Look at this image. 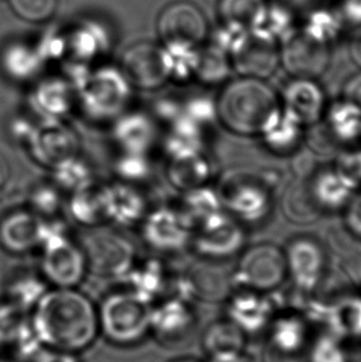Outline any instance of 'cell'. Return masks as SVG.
<instances>
[{
    "mask_svg": "<svg viewBox=\"0 0 361 362\" xmlns=\"http://www.w3.org/2000/svg\"><path fill=\"white\" fill-rule=\"evenodd\" d=\"M52 173L54 183L61 191L74 193L94 185L91 167L87 162L79 158V156L55 167Z\"/></svg>",
    "mask_w": 361,
    "mask_h": 362,
    "instance_id": "obj_36",
    "label": "cell"
},
{
    "mask_svg": "<svg viewBox=\"0 0 361 362\" xmlns=\"http://www.w3.org/2000/svg\"><path fill=\"white\" fill-rule=\"evenodd\" d=\"M303 132L302 124L280 104L261 125L258 136L269 151L287 155L301 144Z\"/></svg>",
    "mask_w": 361,
    "mask_h": 362,
    "instance_id": "obj_22",
    "label": "cell"
},
{
    "mask_svg": "<svg viewBox=\"0 0 361 362\" xmlns=\"http://www.w3.org/2000/svg\"><path fill=\"white\" fill-rule=\"evenodd\" d=\"M76 103L74 89L64 82L42 84L31 97V108L42 120H61Z\"/></svg>",
    "mask_w": 361,
    "mask_h": 362,
    "instance_id": "obj_26",
    "label": "cell"
},
{
    "mask_svg": "<svg viewBox=\"0 0 361 362\" xmlns=\"http://www.w3.org/2000/svg\"><path fill=\"white\" fill-rule=\"evenodd\" d=\"M344 226L348 233L361 240V187L344 208Z\"/></svg>",
    "mask_w": 361,
    "mask_h": 362,
    "instance_id": "obj_46",
    "label": "cell"
},
{
    "mask_svg": "<svg viewBox=\"0 0 361 362\" xmlns=\"http://www.w3.org/2000/svg\"><path fill=\"white\" fill-rule=\"evenodd\" d=\"M44 219L31 211H11L0 221V245L13 254L39 247Z\"/></svg>",
    "mask_w": 361,
    "mask_h": 362,
    "instance_id": "obj_19",
    "label": "cell"
},
{
    "mask_svg": "<svg viewBox=\"0 0 361 362\" xmlns=\"http://www.w3.org/2000/svg\"><path fill=\"white\" fill-rule=\"evenodd\" d=\"M217 120L239 136H254L270 114L280 107V95L264 79L241 77L227 82L215 99Z\"/></svg>",
    "mask_w": 361,
    "mask_h": 362,
    "instance_id": "obj_2",
    "label": "cell"
},
{
    "mask_svg": "<svg viewBox=\"0 0 361 362\" xmlns=\"http://www.w3.org/2000/svg\"><path fill=\"white\" fill-rule=\"evenodd\" d=\"M306 337L307 329L302 318L283 315L276 319L270 330L269 346L266 349L268 361L299 362L298 358L302 353Z\"/></svg>",
    "mask_w": 361,
    "mask_h": 362,
    "instance_id": "obj_20",
    "label": "cell"
},
{
    "mask_svg": "<svg viewBox=\"0 0 361 362\" xmlns=\"http://www.w3.org/2000/svg\"><path fill=\"white\" fill-rule=\"evenodd\" d=\"M338 315L352 333L361 334V297H352L338 309Z\"/></svg>",
    "mask_w": 361,
    "mask_h": 362,
    "instance_id": "obj_45",
    "label": "cell"
},
{
    "mask_svg": "<svg viewBox=\"0 0 361 362\" xmlns=\"http://www.w3.org/2000/svg\"><path fill=\"white\" fill-rule=\"evenodd\" d=\"M98 313L88 297L74 288L47 291L36 304L35 327L46 343L59 350H79L97 333Z\"/></svg>",
    "mask_w": 361,
    "mask_h": 362,
    "instance_id": "obj_1",
    "label": "cell"
},
{
    "mask_svg": "<svg viewBox=\"0 0 361 362\" xmlns=\"http://www.w3.org/2000/svg\"><path fill=\"white\" fill-rule=\"evenodd\" d=\"M26 146L35 161L54 170L77 157L79 141L74 130L61 120H42L38 124Z\"/></svg>",
    "mask_w": 361,
    "mask_h": 362,
    "instance_id": "obj_11",
    "label": "cell"
},
{
    "mask_svg": "<svg viewBox=\"0 0 361 362\" xmlns=\"http://www.w3.org/2000/svg\"><path fill=\"white\" fill-rule=\"evenodd\" d=\"M311 362H347V356L336 340L322 338L313 348Z\"/></svg>",
    "mask_w": 361,
    "mask_h": 362,
    "instance_id": "obj_44",
    "label": "cell"
},
{
    "mask_svg": "<svg viewBox=\"0 0 361 362\" xmlns=\"http://www.w3.org/2000/svg\"><path fill=\"white\" fill-rule=\"evenodd\" d=\"M122 74L132 87L144 90L160 88L170 78L168 57L156 45H134L122 54Z\"/></svg>",
    "mask_w": 361,
    "mask_h": 362,
    "instance_id": "obj_12",
    "label": "cell"
},
{
    "mask_svg": "<svg viewBox=\"0 0 361 362\" xmlns=\"http://www.w3.org/2000/svg\"><path fill=\"white\" fill-rule=\"evenodd\" d=\"M193 226L177 208H161L145 216L144 238L160 251L175 252L190 245Z\"/></svg>",
    "mask_w": 361,
    "mask_h": 362,
    "instance_id": "obj_16",
    "label": "cell"
},
{
    "mask_svg": "<svg viewBox=\"0 0 361 362\" xmlns=\"http://www.w3.org/2000/svg\"><path fill=\"white\" fill-rule=\"evenodd\" d=\"M266 6L265 0H220L219 15L223 23L241 25L253 30L261 24Z\"/></svg>",
    "mask_w": 361,
    "mask_h": 362,
    "instance_id": "obj_32",
    "label": "cell"
},
{
    "mask_svg": "<svg viewBox=\"0 0 361 362\" xmlns=\"http://www.w3.org/2000/svg\"><path fill=\"white\" fill-rule=\"evenodd\" d=\"M147 153L122 152L115 162V173L124 183L134 185L147 180L151 173V165L147 160Z\"/></svg>",
    "mask_w": 361,
    "mask_h": 362,
    "instance_id": "obj_39",
    "label": "cell"
},
{
    "mask_svg": "<svg viewBox=\"0 0 361 362\" xmlns=\"http://www.w3.org/2000/svg\"><path fill=\"white\" fill-rule=\"evenodd\" d=\"M36 127H38V124L34 125L26 118L16 117L14 120H11V122H10V135H11V137H14L15 140L19 141L20 144L28 145Z\"/></svg>",
    "mask_w": 361,
    "mask_h": 362,
    "instance_id": "obj_48",
    "label": "cell"
},
{
    "mask_svg": "<svg viewBox=\"0 0 361 362\" xmlns=\"http://www.w3.org/2000/svg\"><path fill=\"white\" fill-rule=\"evenodd\" d=\"M149 303L132 291L112 294L103 302L98 318L109 338L117 343H132L151 325Z\"/></svg>",
    "mask_w": 361,
    "mask_h": 362,
    "instance_id": "obj_4",
    "label": "cell"
},
{
    "mask_svg": "<svg viewBox=\"0 0 361 362\" xmlns=\"http://www.w3.org/2000/svg\"><path fill=\"white\" fill-rule=\"evenodd\" d=\"M360 187L337 165L318 170L311 180L309 191L318 208L326 211H343Z\"/></svg>",
    "mask_w": 361,
    "mask_h": 362,
    "instance_id": "obj_18",
    "label": "cell"
},
{
    "mask_svg": "<svg viewBox=\"0 0 361 362\" xmlns=\"http://www.w3.org/2000/svg\"><path fill=\"white\" fill-rule=\"evenodd\" d=\"M182 194L183 196L178 209L187 218V221H190L193 229L202 221L224 211L218 189L210 188L207 185L185 192Z\"/></svg>",
    "mask_w": 361,
    "mask_h": 362,
    "instance_id": "obj_29",
    "label": "cell"
},
{
    "mask_svg": "<svg viewBox=\"0 0 361 362\" xmlns=\"http://www.w3.org/2000/svg\"><path fill=\"white\" fill-rule=\"evenodd\" d=\"M287 279L302 293H312L322 282L327 255L322 244L312 236L301 235L288 241L283 249Z\"/></svg>",
    "mask_w": 361,
    "mask_h": 362,
    "instance_id": "obj_10",
    "label": "cell"
},
{
    "mask_svg": "<svg viewBox=\"0 0 361 362\" xmlns=\"http://www.w3.org/2000/svg\"><path fill=\"white\" fill-rule=\"evenodd\" d=\"M157 30L168 49H192L205 39L208 25L198 6L190 1H176L162 10Z\"/></svg>",
    "mask_w": 361,
    "mask_h": 362,
    "instance_id": "obj_9",
    "label": "cell"
},
{
    "mask_svg": "<svg viewBox=\"0 0 361 362\" xmlns=\"http://www.w3.org/2000/svg\"><path fill=\"white\" fill-rule=\"evenodd\" d=\"M233 69L241 77L266 79L277 69L280 62L278 42L264 30H249V35L231 57Z\"/></svg>",
    "mask_w": 361,
    "mask_h": 362,
    "instance_id": "obj_14",
    "label": "cell"
},
{
    "mask_svg": "<svg viewBox=\"0 0 361 362\" xmlns=\"http://www.w3.org/2000/svg\"><path fill=\"white\" fill-rule=\"evenodd\" d=\"M342 13L336 10L317 9L308 15L303 33L321 44L329 45L338 39L343 29Z\"/></svg>",
    "mask_w": 361,
    "mask_h": 362,
    "instance_id": "obj_34",
    "label": "cell"
},
{
    "mask_svg": "<svg viewBox=\"0 0 361 362\" xmlns=\"http://www.w3.org/2000/svg\"><path fill=\"white\" fill-rule=\"evenodd\" d=\"M79 246L88 271L102 277H125L135 264L132 243L113 231H92Z\"/></svg>",
    "mask_w": 361,
    "mask_h": 362,
    "instance_id": "obj_8",
    "label": "cell"
},
{
    "mask_svg": "<svg viewBox=\"0 0 361 362\" xmlns=\"http://www.w3.org/2000/svg\"><path fill=\"white\" fill-rule=\"evenodd\" d=\"M182 114L190 122H195L198 127H208L217 120V107L215 100L207 97H195L188 102L182 104Z\"/></svg>",
    "mask_w": 361,
    "mask_h": 362,
    "instance_id": "obj_42",
    "label": "cell"
},
{
    "mask_svg": "<svg viewBox=\"0 0 361 362\" xmlns=\"http://www.w3.org/2000/svg\"><path fill=\"white\" fill-rule=\"evenodd\" d=\"M41 362H74L72 358L64 356V355H45L44 358L40 360Z\"/></svg>",
    "mask_w": 361,
    "mask_h": 362,
    "instance_id": "obj_54",
    "label": "cell"
},
{
    "mask_svg": "<svg viewBox=\"0 0 361 362\" xmlns=\"http://www.w3.org/2000/svg\"><path fill=\"white\" fill-rule=\"evenodd\" d=\"M338 166L347 172L361 186V145H355L344 152L338 161Z\"/></svg>",
    "mask_w": 361,
    "mask_h": 362,
    "instance_id": "obj_47",
    "label": "cell"
},
{
    "mask_svg": "<svg viewBox=\"0 0 361 362\" xmlns=\"http://www.w3.org/2000/svg\"><path fill=\"white\" fill-rule=\"evenodd\" d=\"M233 69L231 59L223 49L210 45V47L198 52L195 76L202 83L220 84L227 82Z\"/></svg>",
    "mask_w": 361,
    "mask_h": 362,
    "instance_id": "obj_31",
    "label": "cell"
},
{
    "mask_svg": "<svg viewBox=\"0 0 361 362\" xmlns=\"http://www.w3.org/2000/svg\"><path fill=\"white\" fill-rule=\"evenodd\" d=\"M245 226L225 211L195 226L190 239V246L195 252L212 261L234 257L245 249Z\"/></svg>",
    "mask_w": 361,
    "mask_h": 362,
    "instance_id": "obj_7",
    "label": "cell"
},
{
    "mask_svg": "<svg viewBox=\"0 0 361 362\" xmlns=\"http://www.w3.org/2000/svg\"><path fill=\"white\" fill-rule=\"evenodd\" d=\"M30 204L31 211L41 218L54 216L62 206V191L55 183L40 185L31 192Z\"/></svg>",
    "mask_w": 361,
    "mask_h": 362,
    "instance_id": "obj_40",
    "label": "cell"
},
{
    "mask_svg": "<svg viewBox=\"0 0 361 362\" xmlns=\"http://www.w3.org/2000/svg\"><path fill=\"white\" fill-rule=\"evenodd\" d=\"M350 51H352V57L355 61V64H359L361 67V34L357 35V37L353 40Z\"/></svg>",
    "mask_w": 361,
    "mask_h": 362,
    "instance_id": "obj_53",
    "label": "cell"
},
{
    "mask_svg": "<svg viewBox=\"0 0 361 362\" xmlns=\"http://www.w3.org/2000/svg\"><path fill=\"white\" fill-rule=\"evenodd\" d=\"M10 176V165L6 157L0 152V188L4 186Z\"/></svg>",
    "mask_w": 361,
    "mask_h": 362,
    "instance_id": "obj_52",
    "label": "cell"
},
{
    "mask_svg": "<svg viewBox=\"0 0 361 362\" xmlns=\"http://www.w3.org/2000/svg\"><path fill=\"white\" fill-rule=\"evenodd\" d=\"M69 213L74 221L92 229L108 221L105 187L93 186L74 192L69 201Z\"/></svg>",
    "mask_w": 361,
    "mask_h": 362,
    "instance_id": "obj_28",
    "label": "cell"
},
{
    "mask_svg": "<svg viewBox=\"0 0 361 362\" xmlns=\"http://www.w3.org/2000/svg\"><path fill=\"white\" fill-rule=\"evenodd\" d=\"M256 29L264 30L278 44H282L296 33L293 28L292 13L282 5H268L264 19Z\"/></svg>",
    "mask_w": 361,
    "mask_h": 362,
    "instance_id": "obj_38",
    "label": "cell"
},
{
    "mask_svg": "<svg viewBox=\"0 0 361 362\" xmlns=\"http://www.w3.org/2000/svg\"><path fill=\"white\" fill-rule=\"evenodd\" d=\"M113 137L122 152L147 153L157 140V122L150 115L125 112L113 127Z\"/></svg>",
    "mask_w": 361,
    "mask_h": 362,
    "instance_id": "obj_21",
    "label": "cell"
},
{
    "mask_svg": "<svg viewBox=\"0 0 361 362\" xmlns=\"http://www.w3.org/2000/svg\"><path fill=\"white\" fill-rule=\"evenodd\" d=\"M178 362H195V361H192V360H182V361H178Z\"/></svg>",
    "mask_w": 361,
    "mask_h": 362,
    "instance_id": "obj_55",
    "label": "cell"
},
{
    "mask_svg": "<svg viewBox=\"0 0 361 362\" xmlns=\"http://www.w3.org/2000/svg\"><path fill=\"white\" fill-rule=\"evenodd\" d=\"M42 250L45 279L59 288H74L88 272L84 250L69 238L44 245Z\"/></svg>",
    "mask_w": 361,
    "mask_h": 362,
    "instance_id": "obj_15",
    "label": "cell"
},
{
    "mask_svg": "<svg viewBox=\"0 0 361 362\" xmlns=\"http://www.w3.org/2000/svg\"><path fill=\"white\" fill-rule=\"evenodd\" d=\"M193 322V313L187 299L173 297L167 299L159 309L151 312V325L165 335L185 333Z\"/></svg>",
    "mask_w": 361,
    "mask_h": 362,
    "instance_id": "obj_30",
    "label": "cell"
},
{
    "mask_svg": "<svg viewBox=\"0 0 361 362\" xmlns=\"http://www.w3.org/2000/svg\"><path fill=\"white\" fill-rule=\"evenodd\" d=\"M249 35V29L238 24L224 23V26L217 31L213 45L223 49L229 57L241 47Z\"/></svg>",
    "mask_w": 361,
    "mask_h": 362,
    "instance_id": "obj_43",
    "label": "cell"
},
{
    "mask_svg": "<svg viewBox=\"0 0 361 362\" xmlns=\"http://www.w3.org/2000/svg\"><path fill=\"white\" fill-rule=\"evenodd\" d=\"M210 362H249V360L243 358L238 353L214 354Z\"/></svg>",
    "mask_w": 361,
    "mask_h": 362,
    "instance_id": "obj_51",
    "label": "cell"
},
{
    "mask_svg": "<svg viewBox=\"0 0 361 362\" xmlns=\"http://www.w3.org/2000/svg\"><path fill=\"white\" fill-rule=\"evenodd\" d=\"M260 293L250 289H238L228 300L229 320L243 332L255 333L269 322L271 302Z\"/></svg>",
    "mask_w": 361,
    "mask_h": 362,
    "instance_id": "obj_23",
    "label": "cell"
},
{
    "mask_svg": "<svg viewBox=\"0 0 361 362\" xmlns=\"http://www.w3.org/2000/svg\"><path fill=\"white\" fill-rule=\"evenodd\" d=\"M132 282V292L139 297L151 302L165 288L167 284V276L161 264L155 261H149L142 266L134 264L132 271L125 276Z\"/></svg>",
    "mask_w": 361,
    "mask_h": 362,
    "instance_id": "obj_33",
    "label": "cell"
},
{
    "mask_svg": "<svg viewBox=\"0 0 361 362\" xmlns=\"http://www.w3.org/2000/svg\"><path fill=\"white\" fill-rule=\"evenodd\" d=\"M224 211L241 226H258L273 211V196L266 185L251 177H229L218 188Z\"/></svg>",
    "mask_w": 361,
    "mask_h": 362,
    "instance_id": "obj_5",
    "label": "cell"
},
{
    "mask_svg": "<svg viewBox=\"0 0 361 362\" xmlns=\"http://www.w3.org/2000/svg\"><path fill=\"white\" fill-rule=\"evenodd\" d=\"M331 61L328 45L301 33H294L282 42L280 62L293 78L317 79L327 71Z\"/></svg>",
    "mask_w": 361,
    "mask_h": 362,
    "instance_id": "obj_13",
    "label": "cell"
},
{
    "mask_svg": "<svg viewBox=\"0 0 361 362\" xmlns=\"http://www.w3.org/2000/svg\"><path fill=\"white\" fill-rule=\"evenodd\" d=\"M108 223L129 226L147 216V203L135 187L124 182L105 187Z\"/></svg>",
    "mask_w": 361,
    "mask_h": 362,
    "instance_id": "obj_24",
    "label": "cell"
},
{
    "mask_svg": "<svg viewBox=\"0 0 361 362\" xmlns=\"http://www.w3.org/2000/svg\"><path fill=\"white\" fill-rule=\"evenodd\" d=\"M46 292L44 281L34 274H20L10 281V302L21 309L36 305Z\"/></svg>",
    "mask_w": 361,
    "mask_h": 362,
    "instance_id": "obj_37",
    "label": "cell"
},
{
    "mask_svg": "<svg viewBox=\"0 0 361 362\" xmlns=\"http://www.w3.org/2000/svg\"><path fill=\"white\" fill-rule=\"evenodd\" d=\"M342 16L350 24L361 25V0H345L343 4Z\"/></svg>",
    "mask_w": 361,
    "mask_h": 362,
    "instance_id": "obj_49",
    "label": "cell"
},
{
    "mask_svg": "<svg viewBox=\"0 0 361 362\" xmlns=\"http://www.w3.org/2000/svg\"><path fill=\"white\" fill-rule=\"evenodd\" d=\"M9 3L16 15L30 23H44L57 8V0H9Z\"/></svg>",
    "mask_w": 361,
    "mask_h": 362,
    "instance_id": "obj_41",
    "label": "cell"
},
{
    "mask_svg": "<svg viewBox=\"0 0 361 362\" xmlns=\"http://www.w3.org/2000/svg\"><path fill=\"white\" fill-rule=\"evenodd\" d=\"M344 98L350 99L361 107V74L348 81Z\"/></svg>",
    "mask_w": 361,
    "mask_h": 362,
    "instance_id": "obj_50",
    "label": "cell"
},
{
    "mask_svg": "<svg viewBox=\"0 0 361 362\" xmlns=\"http://www.w3.org/2000/svg\"><path fill=\"white\" fill-rule=\"evenodd\" d=\"M212 176V166L205 152L170 158L167 178L176 189L185 192L205 186Z\"/></svg>",
    "mask_w": 361,
    "mask_h": 362,
    "instance_id": "obj_27",
    "label": "cell"
},
{
    "mask_svg": "<svg viewBox=\"0 0 361 362\" xmlns=\"http://www.w3.org/2000/svg\"><path fill=\"white\" fill-rule=\"evenodd\" d=\"M287 279L283 249L273 243H260L245 247L239 254L233 274L238 289L260 293L273 292Z\"/></svg>",
    "mask_w": 361,
    "mask_h": 362,
    "instance_id": "obj_3",
    "label": "cell"
},
{
    "mask_svg": "<svg viewBox=\"0 0 361 362\" xmlns=\"http://www.w3.org/2000/svg\"><path fill=\"white\" fill-rule=\"evenodd\" d=\"M280 104L307 127L322 120L328 102L316 79L293 78L280 95Z\"/></svg>",
    "mask_w": 361,
    "mask_h": 362,
    "instance_id": "obj_17",
    "label": "cell"
},
{
    "mask_svg": "<svg viewBox=\"0 0 361 362\" xmlns=\"http://www.w3.org/2000/svg\"><path fill=\"white\" fill-rule=\"evenodd\" d=\"M323 119L339 144L355 146L361 141V107L355 102L343 98L328 103Z\"/></svg>",
    "mask_w": 361,
    "mask_h": 362,
    "instance_id": "obj_25",
    "label": "cell"
},
{
    "mask_svg": "<svg viewBox=\"0 0 361 362\" xmlns=\"http://www.w3.org/2000/svg\"><path fill=\"white\" fill-rule=\"evenodd\" d=\"M243 345V330L229 319L212 324L205 334V346L210 353H238Z\"/></svg>",
    "mask_w": 361,
    "mask_h": 362,
    "instance_id": "obj_35",
    "label": "cell"
},
{
    "mask_svg": "<svg viewBox=\"0 0 361 362\" xmlns=\"http://www.w3.org/2000/svg\"><path fill=\"white\" fill-rule=\"evenodd\" d=\"M130 87L124 74L112 71L101 72L79 88L77 104L89 118L101 122L115 120L127 110Z\"/></svg>",
    "mask_w": 361,
    "mask_h": 362,
    "instance_id": "obj_6",
    "label": "cell"
}]
</instances>
